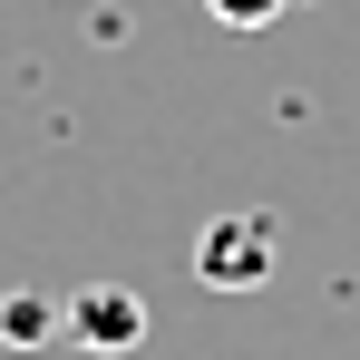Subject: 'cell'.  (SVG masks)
<instances>
[{
	"mask_svg": "<svg viewBox=\"0 0 360 360\" xmlns=\"http://www.w3.org/2000/svg\"><path fill=\"white\" fill-rule=\"evenodd\" d=\"M68 341H78V351H136V341H146V302L127 292V283L68 292Z\"/></svg>",
	"mask_w": 360,
	"mask_h": 360,
	"instance_id": "2",
	"label": "cell"
},
{
	"mask_svg": "<svg viewBox=\"0 0 360 360\" xmlns=\"http://www.w3.org/2000/svg\"><path fill=\"white\" fill-rule=\"evenodd\" d=\"M49 331H68V311H49L39 292H10V302H0V341H10V351H39Z\"/></svg>",
	"mask_w": 360,
	"mask_h": 360,
	"instance_id": "3",
	"label": "cell"
},
{
	"mask_svg": "<svg viewBox=\"0 0 360 360\" xmlns=\"http://www.w3.org/2000/svg\"><path fill=\"white\" fill-rule=\"evenodd\" d=\"M273 263H283V234L263 214H214L205 243H195V283L205 292H253V283H273Z\"/></svg>",
	"mask_w": 360,
	"mask_h": 360,
	"instance_id": "1",
	"label": "cell"
},
{
	"mask_svg": "<svg viewBox=\"0 0 360 360\" xmlns=\"http://www.w3.org/2000/svg\"><path fill=\"white\" fill-rule=\"evenodd\" d=\"M205 10H214L224 30H273V20H283L292 0H205Z\"/></svg>",
	"mask_w": 360,
	"mask_h": 360,
	"instance_id": "4",
	"label": "cell"
}]
</instances>
